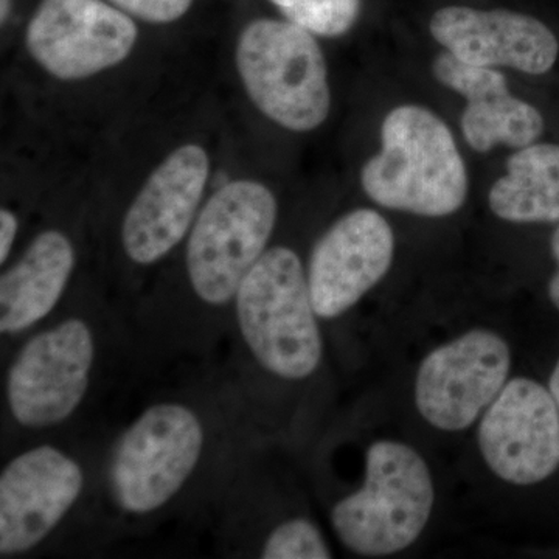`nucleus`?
Returning a JSON list of instances; mask_svg holds the SVG:
<instances>
[{"instance_id":"nucleus-19","label":"nucleus","mask_w":559,"mask_h":559,"mask_svg":"<svg viewBox=\"0 0 559 559\" xmlns=\"http://www.w3.org/2000/svg\"><path fill=\"white\" fill-rule=\"evenodd\" d=\"M432 73L441 86L457 92L466 103L510 91L509 81L499 69L460 60L448 50L433 60Z\"/></svg>"},{"instance_id":"nucleus-21","label":"nucleus","mask_w":559,"mask_h":559,"mask_svg":"<svg viewBox=\"0 0 559 559\" xmlns=\"http://www.w3.org/2000/svg\"><path fill=\"white\" fill-rule=\"evenodd\" d=\"M117 9L151 24L178 21L189 11L193 0H109Z\"/></svg>"},{"instance_id":"nucleus-9","label":"nucleus","mask_w":559,"mask_h":559,"mask_svg":"<svg viewBox=\"0 0 559 559\" xmlns=\"http://www.w3.org/2000/svg\"><path fill=\"white\" fill-rule=\"evenodd\" d=\"M138 40L130 14L103 0H40L27 28L33 60L60 80L120 64Z\"/></svg>"},{"instance_id":"nucleus-25","label":"nucleus","mask_w":559,"mask_h":559,"mask_svg":"<svg viewBox=\"0 0 559 559\" xmlns=\"http://www.w3.org/2000/svg\"><path fill=\"white\" fill-rule=\"evenodd\" d=\"M550 249L551 257H554L555 263H557V267H559V227L554 231V235H551Z\"/></svg>"},{"instance_id":"nucleus-18","label":"nucleus","mask_w":559,"mask_h":559,"mask_svg":"<svg viewBox=\"0 0 559 559\" xmlns=\"http://www.w3.org/2000/svg\"><path fill=\"white\" fill-rule=\"evenodd\" d=\"M286 17L323 38H336L352 31L359 20L362 0H271Z\"/></svg>"},{"instance_id":"nucleus-10","label":"nucleus","mask_w":559,"mask_h":559,"mask_svg":"<svg viewBox=\"0 0 559 559\" xmlns=\"http://www.w3.org/2000/svg\"><path fill=\"white\" fill-rule=\"evenodd\" d=\"M477 440L488 468L528 487L559 468V407L549 389L514 378L481 415Z\"/></svg>"},{"instance_id":"nucleus-2","label":"nucleus","mask_w":559,"mask_h":559,"mask_svg":"<svg viewBox=\"0 0 559 559\" xmlns=\"http://www.w3.org/2000/svg\"><path fill=\"white\" fill-rule=\"evenodd\" d=\"M432 476L409 444L374 441L362 488L340 500L331 522L341 543L362 557H389L412 546L432 514Z\"/></svg>"},{"instance_id":"nucleus-13","label":"nucleus","mask_w":559,"mask_h":559,"mask_svg":"<svg viewBox=\"0 0 559 559\" xmlns=\"http://www.w3.org/2000/svg\"><path fill=\"white\" fill-rule=\"evenodd\" d=\"M200 145L173 151L142 187L121 226L124 252L138 264L164 259L186 237L209 179Z\"/></svg>"},{"instance_id":"nucleus-17","label":"nucleus","mask_w":559,"mask_h":559,"mask_svg":"<svg viewBox=\"0 0 559 559\" xmlns=\"http://www.w3.org/2000/svg\"><path fill=\"white\" fill-rule=\"evenodd\" d=\"M460 127L471 148L485 154L499 145L514 150L532 145L543 135L546 123L535 106L509 91L466 103Z\"/></svg>"},{"instance_id":"nucleus-7","label":"nucleus","mask_w":559,"mask_h":559,"mask_svg":"<svg viewBox=\"0 0 559 559\" xmlns=\"http://www.w3.org/2000/svg\"><path fill=\"white\" fill-rule=\"evenodd\" d=\"M511 352L495 331L471 330L430 352L415 380V403L433 428L460 432L485 414L509 382Z\"/></svg>"},{"instance_id":"nucleus-4","label":"nucleus","mask_w":559,"mask_h":559,"mask_svg":"<svg viewBox=\"0 0 559 559\" xmlns=\"http://www.w3.org/2000/svg\"><path fill=\"white\" fill-rule=\"evenodd\" d=\"M237 68L253 105L285 130L312 131L329 117L325 57L314 35L299 25L250 22L238 39Z\"/></svg>"},{"instance_id":"nucleus-11","label":"nucleus","mask_w":559,"mask_h":559,"mask_svg":"<svg viewBox=\"0 0 559 559\" xmlns=\"http://www.w3.org/2000/svg\"><path fill=\"white\" fill-rule=\"evenodd\" d=\"M395 234L377 210L358 209L337 219L311 253L308 285L320 319L340 318L388 274Z\"/></svg>"},{"instance_id":"nucleus-22","label":"nucleus","mask_w":559,"mask_h":559,"mask_svg":"<svg viewBox=\"0 0 559 559\" xmlns=\"http://www.w3.org/2000/svg\"><path fill=\"white\" fill-rule=\"evenodd\" d=\"M17 234V218L10 210L0 212V263H5Z\"/></svg>"},{"instance_id":"nucleus-20","label":"nucleus","mask_w":559,"mask_h":559,"mask_svg":"<svg viewBox=\"0 0 559 559\" xmlns=\"http://www.w3.org/2000/svg\"><path fill=\"white\" fill-rule=\"evenodd\" d=\"M264 559H329L331 551L322 533L310 521L290 520L280 524L261 550Z\"/></svg>"},{"instance_id":"nucleus-24","label":"nucleus","mask_w":559,"mask_h":559,"mask_svg":"<svg viewBox=\"0 0 559 559\" xmlns=\"http://www.w3.org/2000/svg\"><path fill=\"white\" fill-rule=\"evenodd\" d=\"M549 390L551 395H554L555 401H557L559 407V359L557 366H555L554 371H551Z\"/></svg>"},{"instance_id":"nucleus-14","label":"nucleus","mask_w":559,"mask_h":559,"mask_svg":"<svg viewBox=\"0 0 559 559\" xmlns=\"http://www.w3.org/2000/svg\"><path fill=\"white\" fill-rule=\"evenodd\" d=\"M430 35L460 60L544 75L558 60L554 32L536 17L510 10L444 7L433 13Z\"/></svg>"},{"instance_id":"nucleus-5","label":"nucleus","mask_w":559,"mask_h":559,"mask_svg":"<svg viewBox=\"0 0 559 559\" xmlns=\"http://www.w3.org/2000/svg\"><path fill=\"white\" fill-rule=\"evenodd\" d=\"M277 210L272 191L255 180H234L210 198L187 246V271L201 300L218 307L237 296L266 252Z\"/></svg>"},{"instance_id":"nucleus-23","label":"nucleus","mask_w":559,"mask_h":559,"mask_svg":"<svg viewBox=\"0 0 559 559\" xmlns=\"http://www.w3.org/2000/svg\"><path fill=\"white\" fill-rule=\"evenodd\" d=\"M549 297L554 307L559 311V267L554 272L549 282Z\"/></svg>"},{"instance_id":"nucleus-16","label":"nucleus","mask_w":559,"mask_h":559,"mask_svg":"<svg viewBox=\"0 0 559 559\" xmlns=\"http://www.w3.org/2000/svg\"><path fill=\"white\" fill-rule=\"evenodd\" d=\"M488 205L509 223H559V145L535 142L511 154L506 176L489 189Z\"/></svg>"},{"instance_id":"nucleus-15","label":"nucleus","mask_w":559,"mask_h":559,"mask_svg":"<svg viewBox=\"0 0 559 559\" xmlns=\"http://www.w3.org/2000/svg\"><path fill=\"white\" fill-rule=\"evenodd\" d=\"M73 264L75 252L64 234L38 235L0 280V331L20 333L46 318L64 293Z\"/></svg>"},{"instance_id":"nucleus-1","label":"nucleus","mask_w":559,"mask_h":559,"mask_svg":"<svg viewBox=\"0 0 559 559\" xmlns=\"http://www.w3.org/2000/svg\"><path fill=\"white\" fill-rule=\"evenodd\" d=\"M360 183L374 204L426 218L454 215L469 193L450 127L418 105L396 106L385 116L380 153L364 165Z\"/></svg>"},{"instance_id":"nucleus-6","label":"nucleus","mask_w":559,"mask_h":559,"mask_svg":"<svg viewBox=\"0 0 559 559\" xmlns=\"http://www.w3.org/2000/svg\"><path fill=\"white\" fill-rule=\"evenodd\" d=\"M202 448L204 429L189 407L160 403L143 412L121 437L110 466L121 509L145 514L164 507L197 468Z\"/></svg>"},{"instance_id":"nucleus-26","label":"nucleus","mask_w":559,"mask_h":559,"mask_svg":"<svg viewBox=\"0 0 559 559\" xmlns=\"http://www.w3.org/2000/svg\"><path fill=\"white\" fill-rule=\"evenodd\" d=\"M11 11V0H0V20L5 22L9 20Z\"/></svg>"},{"instance_id":"nucleus-8","label":"nucleus","mask_w":559,"mask_h":559,"mask_svg":"<svg viewBox=\"0 0 559 559\" xmlns=\"http://www.w3.org/2000/svg\"><path fill=\"white\" fill-rule=\"evenodd\" d=\"M90 326L69 319L22 347L7 378L10 411L25 428H49L80 406L94 364Z\"/></svg>"},{"instance_id":"nucleus-3","label":"nucleus","mask_w":559,"mask_h":559,"mask_svg":"<svg viewBox=\"0 0 559 559\" xmlns=\"http://www.w3.org/2000/svg\"><path fill=\"white\" fill-rule=\"evenodd\" d=\"M242 337L257 360L285 380H304L322 360V336L299 255L267 249L237 290Z\"/></svg>"},{"instance_id":"nucleus-12","label":"nucleus","mask_w":559,"mask_h":559,"mask_svg":"<svg viewBox=\"0 0 559 559\" xmlns=\"http://www.w3.org/2000/svg\"><path fill=\"white\" fill-rule=\"evenodd\" d=\"M79 463L53 447L11 460L0 476V554H24L60 524L83 489Z\"/></svg>"}]
</instances>
